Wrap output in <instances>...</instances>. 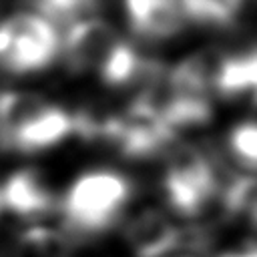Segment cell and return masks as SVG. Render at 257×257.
Here are the masks:
<instances>
[{
    "mask_svg": "<svg viewBox=\"0 0 257 257\" xmlns=\"http://www.w3.org/2000/svg\"><path fill=\"white\" fill-rule=\"evenodd\" d=\"M133 197V183L114 169H90L78 175L58 199L64 229L78 237H96L112 229Z\"/></svg>",
    "mask_w": 257,
    "mask_h": 257,
    "instance_id": "1",
    "label": "cell"
},
{
    "mask_svg": "<svg viewBox=\"0 0 257 257\" xmlns=\"http://www.w3.org/2000/svg\"><path fill=\"white\" fill-rule=\"evenodd\" d=\"M215 159L195 145H181L171 151L163 173V195L169 209L181 217H199L223 191Z\"/></svg>",
    "mask_w": 257,
    "mask_h": 257,
    "instance_id": "2",
    "label": "cell"
},
{
    "mask_svg": "<svg viewBox=\"0 0 257 257\" xmlns=\"http://www.w3.org/2000/svg\"><path fill=\"white\" fill-rule=\"evenodd\" d=\"M62 48L56 26L40 14L20 12L0 22V68L32 74L48 68Z\"/></svg>",
    "mask_w": 257,
    "mask_h": 257,
    "instance_id": "3",
    "label": "cell"
},
{
    "mask_svg": "<svg viewBox=\"0 0 257 257\" xmlns=\"http://www.w3.org/2000/svg\"><path fill=\"white\" fill-rule=\"evenodd\" d=\"M118 40L120 36L116 28L100 16H90L74 22L72 26H68L62 38L60 56L64 68L70 74H86L90 70L98 72Z\"/></svg>",
    "mask_w": 257,
    "mask_h": 257,
    "instance_id": "4",
    "label": "cell"
},
{
    "mask_svg": "<svg viewBox=\"0 0 257 257\" xmlns=\"http://www.w3.org/2000/svg\"><path fill=\"white\" fill-rule=\"evenodd\" d=\"M124 12L139 38L161 42L197 20V0H124Z\"/></svg>",
    "mask_w": 257,
    "mask_h": 257,
    "instance_id": "5",
    "label": "cell"
},
{
    "mask_svg": "<svg viewBox=\"0 0 257 257\" xmlns=\"http://www.w3.org/2000/svg\"><path fill=\"white\" fill-rule=\"evenodd\" d=\"M70 135H74V114L58 104L46 102L8 133L0 141V147L18 153H38L60 145Z\"/></svg>",
    "mask_w": 257,
    "mask_h": 257,
    "instance_id": "6",
    "label": "cell"
},
{
    "mask_svg": "<svg viewBox=\"0 0 257 257\" xmlns=\"http://www.w3.org/2000/svg\"><path fill=\"white\" fill-rule=\"evenodd\" d=\"M122 235L135 257H169L183 245V229L159 209H143L133 215Z\"/></svg>",
    "mask_w": 257,
    "mask_h": 257,
    "instance_id": "7",
    "label": "cell"
},
{
    "mask_svg": "<svg viewBox=\"0 0 257 257\" xmlns=\"http://www.w3.org/2000/svg\"><path fill=\"white\" fill-rule=\"evenodd\" d=\"M0 203L8 211L22 217L46 215L58 207L56 195L40 179V175L30 169H20L6 179L0 191Z\"/></svg>",
    "mask_w": 257,
    "mask_h": 257,
    "instance_id": "8",
    "label": "cell"
},
{
    "mask_svg": "<svg viewBox=\"0 0 257 257\" xmlns=\"http://www.w3.org/2000/svg\"><path fill=\"white\" fill-rule=\"evenodd\" d=\"M213 90L225 98H239L249 94L257 104V46L233 54H221Z\"/></svg>",
    "mask_w": 257,
    "mask_h": 257,
    "instance_id": "9",
    "label": "cell"
},
{
    "mask_svg": "<svg viewBox=\"0 0 257 257\" xmlns=\"http://www.w3.org/2000/svg\"><path fill=\"white\" fill-rule=\"evenodd\" d=\"M227 149L235 163L257 169V120H243L227 135Z\"/></svg>",
    "mask_w": 257,
    "mask_h": 257,
    "instance_id": "10",
    "label": "cell"
},
{
    "mask_svg": "<svg viewBox=\"0 0 257 257\" xmlns=\"http://www.w3.org/2000/svg\"><path fill=\"white\" fill-rule=\"evenodd\" d=\"M217 257H257V241L243 243L241 247H237V249H229V251H223V253H219Z\"/></svg>",
    "mask_w": 257,
    "mask_h": 257,
    "instance_id": "11",
    "label": "cell"
},
{
    "mask_svg": "<svg viewBox=\"0 0 257 257\" xmlns=\"http://www.w3.org/2000/svg\"><path fill=\"white\" fill-rule=\"evenodd\" d=\"M245 2H253V0H243V4H245Z\"/></svg>",
    "mask_w": 257,
    "mask_h": 257,
    "instance_id": "12",
    "label": "cell"
},
{
    "mask_svg": "<svg viewBox=\"0 0 257 257\" xmlns=\"http://www.w3.org/2000/svg\"><path fill=\"white\" fill-rule=\"evenodd\" d=\"M179 257H189V255H179Z\"/></svg>",
    "mask_w": 257,
    "mask_h": 257,
    "instance_id": "13",
    "label": "cell"
},
{
    "mask_svg": "<svg viewBox=\"0 0 257 257\" xmlns=\"http://www.w3.org/2000/svg\"><path fill=\"white\" fill-rule=\"evenodd\" d=\"M0 209H2V203H0Z\"/></svg>",
    "mask_w": 257,
    "mask_h": 257,
    "instance_id": "14",
    "label": "cell"
}]
</instances>
